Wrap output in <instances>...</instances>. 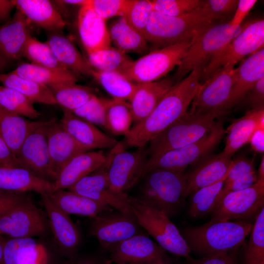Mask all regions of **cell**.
Here are the masks:
<instances>
[{"mask_svg":"<svg viewBox=\"0 0 264 264\" xmlns=\"http://www.w3.org/2000/svg\"><path fill=\"white\" fill-rule=\"evenodd\" d=\"M11 72L22 78L47 86L76 83L78 81V75L68 69H53L32 63L22 64Z\"/></svg>","mask_w":264,"mask_h":264,"instance_id":"e575fe53","label":"cell"},{"mask_svg":"<svg viewBox=\"0 0 264 264\" xmlns=\"http://www.w3.org/2000/svg\"><path fill=\"white\" fill-rule=\"evenodd\" d=\"M94 125L106 129V107L104 99L93 95L86 103L71 112Z\"/></svg>","mask_w":264,"mask_h":264,"instance_id":"bcb514c9","label":"cell"},{"mask_svg":"<svg viewBox=\"0 0 264 264\" xmlns=\"http://www.w3.org/2000/svg\"><path fill=\"white\" fill-rule=\"evenodd\" d=\"M0 167H20V163L18 158L13 154L0 134Z\"/></svg>","mask_w":264,"mask_h":264,"instance_id":"6f0895ef","label":"cell"},{"mask_svg":"<svg viewBox=\"0 0 264 264\" xmlns=\"http://www.w3.org/2000/svg\"><path fill=\"white\" fill-rule=\"evenodd\" d=\"M264 207V182L256 181L245 189L224 196L211 212V222L244 221L255 218Z\"/></svg>","mask_w":264,"mask_h":264,"instance_id":"5bb4252c","label":"cell"},{"mask_svg":"<svg viewBox=\"0 0 264 264\" xmlns=\"http://www.w3.org/2000/svg\"><path fill=\"white\" fill-rule=\"evenodd\" d=\"M17 10L37 26L49 32L62 31L66 22L51 1L14 0Z\"/></svg>","mask_w":264,"mask_h":264,"instance_id":"83f0119b","label":"cell"},{"mask_svg":"<svg viewBox=\"0 0 264 264\" xmlns=\"http://www.w3.org/2000/svg\"><path fill=\"white\" fill-rule=\"evenodd\" d=\"M59 120L66 131L74 140L88 151L95 149H112L118 142L99 130L95 125L72 112L62 110Z\"/></svg>","mask_w":264,"mask_h":264,"instance_id":"cb8c5ba5","label":"cell"},{"mask_svg":"<svg viewBox=\"0 0 264 264\" xmlns=\"http://www.w3.org/2000/svg\"><path fill=\"white\" fill-rule=\"evenodd\" d=\"M0 191L11 193L35 192L40 195L52 192L51 183L20 167H0Z\"/></svg>","mask_w":264,"mask_h":264,"instance_id":"4dcf8cb0","label":"cell"},{"mask_svg":"<svg viewBox=\"0 0 264 264\" xmlns=\"http://www.w3.org/2000/svg\"><path fill=\"white\" fill-rule=\"evenodd\" d=\"M242 101L252 109H264V77L257 82L241 102Z\"/></svg>","mask_w":264,"mask_h":264,"instance_id":"f5cc1de1","label":"cell"},{"mask_svg":"<svg viewBox=\"0 0 264 264\" xmlns=\"http://www.w3.org/2000/svg\"><path fill=\"white\" fill-rule=\"evenodd\" d=\"M106 129L116 135H125L131 129L133 117L130 104L126 100L104 99Z\"/></svg>","mask_w":264,"mask_h":264,"instance_id":"8d00e7d4","label":"cell"},{"mask_svg":"<svg viewBox=\"0 0 264 264\" xmlns=\"http://www.w3.org/2000/svg\"><path fill=\"white\" fill-rule=\"evenodd\" d=\"M21 57L39 66L53 69H67L58 62L46 42H42L31 35L28 37L24 44Z\"/></svg>","mask_w":264,"mask_h":264,"instance_id":"7bdbcfd3","label":"cell"},{"mask_svg":"<svg viewBox=\"0 0 264 264\" xmlns=\"http://www.w3.org/2000/svg\"><path fill=\"white\" fill-rule=\"evenodd\" d=\"M264 19L251 21L250 23L221 50L214 56L204 67L200 78L204 82L214 72L226 65L235 66L248 55L264 48Z\"/></svg>","mask_w":264,"mask_h":264,"instance_id":"8fae6325","label":"cell"},{"mask_svg":"<svg viewBox=\"0 0 264 264\" xmlns=\"http://www.w3.org/2000/svg\"><path fill=\"white\" fill-rule=\"evenodd\" d=\"M256 171L254 159L239 156L232 159V165L223 185L229 184L234 180L247 174Z\"/></svg>","mask_w":264,"mask_h":264,"instance_id":"f907efd6","label":"cell"},{"mask_svg":"<svg viewBox=\"0 0 264 264\" xmlns=\"http://www.w3.org/2000/svg\"><path fill=\"white\" fill-rule=\"evenodd\" d=\"M153 11L151 0H131L122 17L129 24L144 36L147 25Z\"/></svg>","mask_w":264,"mask_h":264,"instance_id":"f6af8a7d","label":"cell"},{"mask_svg":"<svg viewBox=\"0 0 264 264\" xmlns=\"http://www.w3.org/2000/svg\"><path fill=\"white\" fill-rule=\"evenodd\" d=\"M228 173L220 180L199 189L190 196L189 214L191 217H203L212 212L215 199Z\"/></svg>","mask_w":264,"mask_h":264,"instance_id":"ee69618b","label":"cell"},{"mask_svg":"<svg viewBox=\"0 0 264 264\" xmlns=\"http://www.w3.org/2000/svg\"><path fill=\"white\" fill-rule=\"evenodd\" d=\"M34 103L18 91L0 85V107L5 110L36 120L40 113Z\"/></svg>","mask_w":264,"mask_h":264,"instance_id":"60d3db41","label":"cell"},{"mask_svg":"<svg viewBox=\"0 0 264 264\" xmlns=\"http://www.w3.org/2000/svg\"><path fill=\"white\" fill-rule=\"evenodd\" d=\"M29 23L17 10L12 18L0 25V68L22 57L23 47L30 35Z\"/></svg>","mask_w":264,"mask_h":264,"instance_id":"7402d4cb","label":"cell"},{"mask_svg":"<svg viewBox=\"0 0 264 264\" xmlns=\"http://www.w3.org/2000/svg\"><path fill=\"white\" fill-rule=\"evenodd\" d=\"M46 136L52 169L56 178L73 157L89 151L77 142L56 118L50 119L46 125Z\"/></svg>","mask_w":264,"mask_h":264,"instance_id":"ffe728a7","label":"cell"},{"mask_svg":"<svg viewBox=\"0 0 264 264\" xmlns=\"http://www.w3.org/2000/svg\"><path fill=\"white\" fill-rule=\"evenodd\" d=\"M251 148L256 152H264V128H258L253 132L249 142Z\"/></svg>","mask_w":264,"mask_h":264,"instance_id":"91938a15","label":"cell"},{"mask_svg":"<svg viewBox=\"0 0 264 264\" xmlns=\"http://www.w3.org/2000/svg\"><path fill=\"white\" fill-rule=\"evenodd\" d=\"M106 250L115 264H149L168 258L166 251L142 233L115 243Z\"/></svg>","mask_w":264,"mask_h":264,"instance_id":"ac0fdd59","label":"cell"},{"mask_svg":"<svg viewBox=\"0 0 264 264\" xmlns=\"http://www.w3.org/2000/svg\"><path fill=\"white\" fill-rule=\"evenodd\" d=\"M49 120L26 137L17 158L21 168L52 183L57 178L52 171L46 136V126Z\"/></svg>","mask_w":264,"mask_h":264,"instance_id":"e0dca14e","label":"cell"},{"mask_svg":"<svg viewBox=\"0 0 264 264\" xmlns=\"http://www.w3.org/2000/svg\"><path fill=\"white\" fill-rule=\"evenodd\" d=\"M213 22L201 4L194 11L179 16H167L153 11L144 36L153 50L161 49L193 39Z\"/></svg>","mask_w":264,"mask_h":264,"instance_id":"3957f363","label":"cell"},{"mask_svg":"<svg viewBox=\"0 0 264 264\" xmlns=\"http://www.w3.org/2000/svg\"><path fill=\"white\" fill-rule=\"evenodd\" d=\"M88 1V0H62L56 1L58 3L61 4L77 5L81 6L86 5Z\"/></svg>","mask_w":264,"mask_h":264,"instance_id":"6125c7cd","label":"cell"},{"mask_svg":"<svg viewBox=\"0 0 264 264\" xmlns=\"http://www.w3.org/2000/svg\"><path fill=\"white\" fill-rule=\"evenodd\" d=\"M253 227V224L244 221H208L186 227L181 234L191 251L206 257L238 250Z\"/></svg>","mask_w":264,"mask_h":264,"instance_id":"7a4b0ae2","label":"cell"},{"mask_svg":"<svg viewBox=\"0 0 264 264\" xmlns=\"http://www.w3.org/2000/svg\"><path fill=\"white\" fill-rule=\"evenodd\" d=\"M148 159L147 149L138 148L127 151L125 147L119 150L110 163L108 177L111 190L118 193L134 186L143 176Z\"/></svg>","mask_w":264,"mask_h":264,"instance_id":"2e32d148","label":"cell"},{"mask_svg":"<svg viewBox=\"0 0 264 264\" xmlns=\"http://www.w3.org/2000/svg\"><path fill=\"white\" fill-rule=\"evenodd\" d=\"M131 0H88L86 5L105 21L115 17H123Z\"/></svg>","mask_w":264,"mask_h":264,"instance_id":"c3c4849f","label":"cell"},{"mask_svg":"<svg viewBox=\"0 0 264 264\" xmlns=\"http://www.w3.org/2000/svg\"><path fill=\"white\" fill-rule=\"evenodd\" d=\"M49 227L44 213L28 196L0 216V233L11 238L44 236Z\"/></svg>","mask_w":264,"mask_h":264,"instance_id":"7c38bea8","label":"cell"},{"mask_svg":"<svg viewBox=\"0 0 264 264\" xmlns=\"http://www.w3.org/2000/svg\"><path fill=\"white\" fill-rule=\"evenodd\" d=\"M92 76L114 99L130 101L138 85L119 71L94 70Z\"/></svg>","mask_w":264,"mask_h":264,"instance_id":"f35d334b","label":"cell"},{"mask_svg":"<svg viewBox=\"0 0 264 264\" xmlns=\"http://www.w3.org/2000/svg\"><path fill=\"white\" fill-rule=\"evenodd\" d=\"M217 118L210 114L187 112L149 142L148 159L198 141L212 129Z\"/></svg>","mask_w":264,"mask_h":264,"instance_id":"8992f818","label":"cell"},{"mask_svg":"<svg viewBox=\"0 0 264 264\" xmlns=\"http://www.w3.org/2000/svg\"><path fill=\"white\" fill-rule=\"evenodd\" d=\"M111 44L114 47L125 52L147 54L148 44L144 36L129 24L125 19L119 17L112 22L108 28Z\"/></svg>","mask_w":264,"mask_h":264,"instance_id":"836d02e7","label":"cell"},{"mask_svg":"<svg viewBox=\"0 0 264 264\" xmlns=\"http://www.w3.org/2000/svg\"><path fill=\"white\" fill-rule=\"evenodd\" d=\"M134 214L102 212L91 218L90 235L106 250L110 245L143 233Z\"/></svg>","mask_w":264,"mask_h":264,"instance_id":"9a60e30c","label":"cell"},{"mask_svg":"<svg viewBox=\"0 0 264 264\" xmlns=\"http://www.w3.org/2000/svg\"><path fill=\"white\" fill-rule=\"evenodd\" d=\"M106 22L88 5L81 6L78 14V28L87 54L111 46Z\"/></svg>","mask_w":264,"mask_h":264,"instance_id":"484cf974","label":"cell"},{"mask_svg":"<svg viewBox=\"0 0 264 264\" xmlns=\"http://www.w3.org/2000/svg\"><path fill=\"white\" fill-rule=\"evenodd\" d=\"M131 209L140 225L166 251L177 256H190L191 250L176 226L164 212L138 197L129 196Z\"/></svg>","mask_w":264,"mask_h":264,"instance_id":"52a82bcc","label":"cell"},{"mask_svg":"<svg viewBox=\"0 0 264 264\" xmlns=\"http://www.w3.org/2000/svg\"><path fill=\"white\" fill-rule=\"evenodd\" d=\"M0 83L18 91L34 104L57 105L48 86L22 78L12 72L0 73Z\"/></svg>","mask_w":264,"mask_h":264,"instance_id":"d590c367","label":"cell"},{"mask_svg":"<svg viewBox=\"0 0 264 264\" xmlns=\"http://www.w3.org/2000/svg\"><path fill=\"white\" fill-rule=\"evenodd\" d=\"M0 241L1 242H4V239H3L2 237V235L1 234V233H0Z\"/></svg>","mask_w":264,"mask_h":264,"instance_id":"003e7915","label":"cell"},{"mask_svg":"<svg viewBox=\"0 0 264 264\" xmlns=\"http://www.w3.org/2000/svg\"><path fill=\"white\" fill-rule=\"evenodd\" d=\"M193 39L155 49L132 61L120 72L132 82L141 84L155 81L178 66Z\"/></svg>","mask_w":264,"mask_h":264,"instance_id":"ba28073f","label":"cell"},{"mask_svg":"<svg viewBox=\"0 0 264 264\" xmlns=\"http://www.w3.org/2000/svg\"><path fill=\"white\" fill-rule=\"evenodd\" d=\"M238 2V0H202L201 6L214 21H224L234 15Z\"/></svg>","mask_w":264,"mask_h":264,"instance_id":"681fc988","label":"cell"},{"mask_svg":"<svg viewBox=\"0 0 264 264\" xmlns=\"http://www.w3.org/2000/svg\"><path fill=\"white\" fill-rule=\"evenodd\" d=\"M109 259L96 255H79L68 259L64 264H110Z\"/></svg>","mask_w":264,"mask_h":264,"instance_id":"680465c9","label":"cell"},{"mask_svg":"<svg viewBox=\"0 0 264 264\" xmlns=\"http://www.w3.org/2000/svg\"><path fill=\"white\" fill-rule=\"evenodd\" d=\"M257 181L264 182V156L263 155L257 175Z\"/></svg>","mask_w":264,"mask_h":264,"instance_id":"be15d7a7","label":"cell"},{"mask_svg":"<svg viewBox=\"0 0 264 264\" xmlns=\"http://www.w3.org/2000/svg\"><path fill=\"white\" fill-rule=\"evenodd\" d=\"M239 26L229 22L208 26L193 39L192 43L174 76L176 82L181 81L193 70L206 66L210 60L239 35L251 22Z\"/></svg>","mask_w":264,"mask_h":264,"instance_id":"5b68a950","label":"cell"},{"mask_svg":"<svg viewBox=\"0 0 264 264\" xmlns=\"http://www.w3.org/2000/svg\"><path fill=\"white\" fill-rule=\"evenodd\" d=\"M142 179L138 198L169 217L178 211L185 198L186 184L184 172L155 168L146 172Z\"/></svg>","mask_w":264,"mask_h":264,"instance_id":"277c9868","label":"cell"},{"mask_svg":"<svg viewBox=\"0 0 264 264\" xmlns=\"http://www.w3.org/2000/svg\"><path fill=\"white\" fill-rule=\"evenodd\" d=\"M176 83L173 76L138 84L129 101L134 125L147 117L162 97Z\"/></svg>","mask_w":264,"mask_h":264,"instance_id":"d4e9b609","label":"cell"},{"mask_svg":"<svg viewBox=\"0 0 264 264\" xmlns=\"http://www.w3.org/2000/svg\"><path fill=\"white\" fill-rule=\"evenodd\" d=\"M46 210L49 227L62 252L68 259L77 254L81 234L69 215L59 209L50 199L47 194L40 195Z\"/></svg>","mask_w":264,"mask_h":264,"instance_id":"d6986e66","label":"cell"},{"mask_svg":"<svg viewBox=\"0 0 264 264\" xmlns=\"http://www.w3.org/2000/svg\"><path fill=\"white\" fill-rule=\"evenodd\" d=\"M224 134L225 129L222 123L216 122L212 129L198 141L148 159L144 175L148 170L155 168L174 172H184L189 166L195 164L210 155L220 142Z\"/></svg>","mask_w":264,"mask_h":264,"instance_id":"9c48e42d","label":"cell"},{"mask_svg":"<svg viewBox=\"0 0 264 264\" xmlns=\"http://www.w3.org/2000/svg\"><path fill=\"white\" fill-rule=\"evenodd\" d=\"M154 11L170 16H179L188 14L199 7L200 0H151Z\"/></svg>","mask_w":264,"mask_h":264,"instance_id":"7dc6e473","label":"cell"},{"mask_svg":"<svg viewBox=\"0 0 264 264\" xmlns=\"http://www.w3.org/2000/svg\"><path fill=\"white\" fill-rule=\"evenodd\" d=\"M106 157L102 150L89 151L76 155L63 168L57 179L51 183L52 192L69 189L100 167Z\"/></svg>","mask_w":264,"mask_h":264,"instance_id":"4316f807","label":"cell"},{"mask_svg":"<svg viewBox=\"0 0 264 264\" xmlns=\"http://www.w3.org/2000/svg\"><path fill=\"white\" fill-rule=\"evenodd\" d=\"M123 147V144L118 142L106 155L105 161L100 167L67 190L107 204L118 211L133 215L128 195L111 190L108 177V171L113 156Z\"/></svg>","mask_w":264,"mask_h":264,"instance_id":"30bf717a","label":"cell"},{"mask_svg":"<svg viewBox=\"0 0 264 264\" xmlns=\"http://www.w3.org/2000/svg\"><path fill=\"white\" fill-rule=\"evenodd\" d=\"M149 264H173L169 258H166L165 259L159 260Z\"/></svg>","mask_w":264,"mask_h":264,"instance_id":"e7e4bbea","label":"cell"},{"mask_svg":"<svg viewBox=\"0 0 264 264\" xmlns=\"http://www.w3.org/2000/svg\"><path fill=\"white\" fill-rule=\"evenodd\" d=\"M238 251L221 253L198 259H193L190 256L186 258L188 264H238Z\"/></svg>","mask_w":264,"mask_h":264,"instance_id":"816d5d0a","label":"cell"},{"mask_svg":"<svg viewBox=\"0 0 264 264\" xmlns=\"http://www.w3.org/2000/svg\"><path fill=\"white\" fill-rule=\"evenodd\" d=\"M234 82V66L228 64L218 68L201 84L192 102L191 111L217 118L226 114V107Z\"/></svg>","mask_w":264,"mask_h":264,"instance_id":"4fadbf2b","label":"cell"},{"mask_svg":"<svg viewBox=\"0 0 264 264\" xmlns=\"http://www.w3.org/2000/svg\"><path fill=\"white\" fill-rule=\"evenodd\" d=\"M26 193L0 191V216L27 197Z\"/></svg>","mask_w":264,"mask_h":264,"instance_id":"11a10c76","label":"cell"},{"mask_svg":"<svg viewBox=\"0 0 264 264\" xmlns=\"http://www.w3.org/2000/svg\"><path fill=\"white\" fill-rule=\"evenodd\" d=\"M14 7V0H0V23H5L10 19V14Z\"/></svg>","mask_w":264,"mask_h":264,"instance_id":"94428289","label":"cell"},{"mask_svg":"<svg viewBox=\"0 0 264 264\" xmlns=\"http://www.w3.org/2000/svg\"><path fill=\"white\" fill-rule=\"evenodd\" d=\"M264 128V109H251L242 117L233 120L225 130L226 142L223 153L231 156L248 143L254 131Z\"/></svg>","mask_w":264,"mask_h":264,"instance_id":"f1b7e54d","label":"cell"},{"mask_svg":"<svg viewBox=\"0 0 264 264\" xmlns=\"http://www.w3.org/2000/svg\"><path fill=\"white\" fill-rule=\"evenodd\" d=\"M47 121L31 120L9 112L0 107V134L17 157L26 137Z\"/></svg>","mask_w":264,"mask_h":264,"instance_id":"f546056e","label":"cell"},{"mask_svg":"<svg viewBox=\"0 0 264 264\" xmlns=\"http://www.w3.org/2000/svg\"><path fill=\"white\" fill-rule=\"evenodd\" d=\"M48 87L57 104L62 110L70 112L81 107L95 95L91 88L76 83L58 84Z\"/></svg>","mask_w":264,"mask_h":264,"instance_id":"74e56055","label":"cell"},{"mask_svg":"<svg viewBox=\"0 0 264 264\" xmlns=\"http://www.w3.org/2000/svg\"><path fill=\"white\" fill-rule=\"evenodd\" d=\"M242 246V264H264V207L255 218L247 242Z\"/></svg>","mask_w":264,"mask_h":264,"instance_id":"b9f144b4","label":"cell"},{"mask_svg":"<svg viewBox=\"0 0 264 264\" xmlns=\"http://www.w3.org/2000/svg\"><path fill=\"white\" fill-rule=\"evenodd\" d=\"M46 42L63 66L77 75L92 76L94 69L83 58L72 42L61 31L49 32Z\"/></svg>","mask_w":264,"mask_h":264,"instance_id":"d6a6232c","label":"cell"},{"mask_svg":"<svg viewBox=\"0 0 264 264\" xmlns=\"http://www.w3.org/2000/svg\"><path fill=\"white\" fill-rule=\"evenodd\" d=\"M204 66L193 70L176 82L162 97L153 111L141 122L133 125L124 135L125 144L142 148L188 111L201 84Z\"/></svg>","mask_w":264,"mask_h":264,"instance_id":"6da1fadb","label":"cell"},{"mask_svg":"<svg viewBox=\"0 0 264 264\" xmlns=\"http://www.w3.org/2000/svg\"><path fill=\"white\" fill-rule=\"evenodd\" d=\"M257 2V0H239L230 24L234 26L241 25Z\"/></svg>","mask_w":264,"mask_h":264,"instance_id":"db71d44e","label":"cell"},{"mask_svg":"<svg viewBox=\"0 0 264 264\" xmlns=\"http://www.w3.org/2000/svg\"><path fill=\"white\" fill-rule=\"evenodd\" d=\"M3 243L4 242L0 241V264H4L3 254Z\"/></svg>","mask_w":264,"mask_h":264,"instance_id":"03108f58","label":"cell"},{"mask_svg":"<svg viewBox=\"0 0 264 264\" xmlns=\"http://www.w3.org/2000/svg\"><path fill=\"white\" fill-rule=\"evenodd\" d=\"M132 61L126 53L111 46L88 53V64L97 71H120Z\"/></svg>","mask_w":264,"mask_h":264,"instance_id":"ab89813d","label":"cell"},{"mask_svg":"<svg viewBox=\"0 0 264 264\" xmlns=\"http://www.w3.org/2000/svg\"><path fill=\"white\" fill-rule=\"evenodd\" d=\"M264 77V49L262 48L245 59L235 68V82L226 107L227 113L241 103L257 82Z\"/></svg>","mask_w":264,"mask_h":264,"instance_id":"603a6c76","label":"cell"},{"mask_svg":"<svg viewBox=\"0 0 264 264\" xmlns=\"http://www.w3.org/2000/svg\"><path fill=\"white\" fill-rule=\"evenodd\" d=\"M48 254L45 247L38 244L30 251L21 264H47Z\"/></svg>","mask_w":264,"mask_h":264,"instance_id":"9f6ffc18","label":"cell"},{"mask_svg":"<svg viewBox=\"0 0 264 264\" xmlns=\"http://www.w3.org/2000/svg\"><path fill=\"white\" fill-rule=\"evenodd\" d=\"M231 157L222 152L217 154H210L192 165V168L185 173V198L225 176L232 165Z\"/></svg>","mask_w":264,"mask_h":264,"instance_id":"44dd1931","label":"cell"},{"mask_svg":"<svg viewBox=\"0 0 264 264\" xmlns=\"http://www.w3.org/2000/svg\"><path fill=\"white\" fill-rule=\"evenodd\" d=\"M51 201L67 215L90 218L102 212L113 211L109 205L87 198L68 190H58L47 194Z\"/></svg>","mask_w":264,"mask_h":264,"instance_id":"1f68e13d","label":"cell"}]
</instances>
